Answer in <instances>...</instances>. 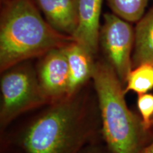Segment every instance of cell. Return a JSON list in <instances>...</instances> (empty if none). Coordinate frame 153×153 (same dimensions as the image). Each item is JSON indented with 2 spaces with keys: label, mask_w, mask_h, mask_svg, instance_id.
Here are the masks:
<instances>
[{
  "label": "cell",
  "mask_w": 153,
  "mask_h": 153,
  "mask_svg": "<svg viewBox=\"0 0 153 153\" xmlns=\"http://www.w3.org/2000/svg\"><path fill=\"white\" fill-rule=\"evenodd\" d=\"M95 106L83 89L48 104L19 135L22 153H79L97 128Z\"/></svg>",
  "instance_id": "1"
},
{
  "label": "cell",
  "mask_w": 153,
  "mask_h": 153,
  "mask_svg": "<svg viewBox=\"0 0 153 153\" xmlns=\"http://www.w3.org/2000/svg\"><path fill=\"white\" fill-rule=\"evenodd\" d=\"M74 41L72 36L60 33L43 19L34 0L4 1L0 19L1 72Z\"/></svg>",
  "instance_id": "2"
},
{
  "label": "cell",
  "mask_w": 153,
  "mask_h": 153,
  "mask_svg": "<svg viewBox=\"0 0 153 153\" xmlns=\"http://www.w3.org/2000/svg\"><path fill=\"white\" fill-rule=\"evenodd\" d=\"M104 140L112 153H137L149 143L142 120L127 106L124 87L106 60L96 62L92 76Z\"/></svg>",
  "instance_id": "3"
},
{
  "label": "cell",
  "mask_w": 153,
  "mask_h": 153,
  "mask_svg": "<svg viewBox=\"0 0 153 153\" xmlns=\"http://www.w3.org/2000/svg\"><path fill=\"white\" fill-rule=\"evenodd\" d=\"M0 125L5 128L24 113L48 104L37 74L24 62L1 72Z\"/></svg>",
  "instance_id": "4"
},
{
  "label": "cell",
  "mask_w": 153,
  "mask_h": 153,
  "mask_svg": "<svg viewBox=\"0 0 153 153\" xmlns=\"http://www.w3.org/2000/svg\"><path fill=\"white\" fill-rule=\"evenodd\" d=\"M134 43L135 28L130 22L113 13H106L100 28L99 45L105 60L114 68L124 87L133 69Z\"/></svg>",
  "instance_id": "5"
},
{
  "label": "cell",
  "mask_w": 153,
  "mask_h": 153,
  "mask_svg": "<svg viewBox=\"0 0 153 153\" xmlns=\"http://www.w3.org/2000/svg\"><path fill=\"white\" fill-rule=\"evenodd\" d=\"M36 71L48 104L68 97L70 76L65 47L51 50L41 56Z\"/></svg>",
  "instance_id": "6"
},
{
  "label": "cell",
  "mask_w": 153,
  "mask_h": 153,
  "mask_svg": "<svg viewBox=\"0 0 153 153\" xmlns=\"http://www.w3.org/2000/svg\"><path fill=\"white\" fill-rule=\"evenodd\" d=\"M49 24L73 37L79 23V0H34Z\"/></svg>",
  "instance_id": "7"
},
{
  "label": "cell",
  "mask_w": 153,
  "mask_h": 153,
  "mask_svg": "<svg viewBox=\"0 0 153 153\" xmlns=\"http://www.w3.org/2000/svg\"><path fill=\"white\" fill-rule=\"evenodd\" d=\"M103 0H79V23L73 38L94 55L98 53Z\"/></svg>",
  "instance_id": "8"
},
{
  "label": "cell",
  "mask_w": 153,
  "mask_h": 153,
  "mask_svg": "<svg viewBox=\"0 0 153 153\" xmlns=\"http://www.w3.org/2000/svg\"><path fill=\"white\" fill-rule=\"evenodd\" d=\"M69 67L68 97L81 91L94 72V55L81 44L72 41L65 47Z\"/></svg>",
  "instance_id": "9"
},
{
  "label": "cell",
  "mask_w": 153,
  "mask_h": 153,
  "mask_svg": "<svg viewBox=\"0 0 153 153\" xmlns=\"http://www.w3.org/2000/svg\"><path fill=\"white\" fill-rule=\"evenodd\" d=\"M132 63L133 68L144 63L153 65V6L135 27Z\"/></svg>",
  "instance_id": "10"
},
{
  "label": "cell",
  "mask_w": 153,
  "mask_h": 153,
  "mask_svg": "<svg viewBox=\"0 0 153 153\" xmlns=\"http://www.w3.org/2000/svg\"><path fill=\"white\" fill-rule=\"evenodd\" d=\"M153 89V65L144 63L132 69L128 76L124 92L148 93Z\"/></svg>",
  "instance_id": "11"
},
{
  "label": "cell",
  "mask_w": 153,
  "mask_h": 153,
  "mask_svg": "<svg viewBox=\"0 0 153 153\" xmlns=\"http://www.w3.org/2000/svg\"><path fill=\"white\" fill-rule=\"evenodd\" d=\"M113 14L130 23L137 22L145 14L149 0H107Z\"/></svg>",
  "instance_id": "12"
},
{
  "label": "cell",
  "mask_w": 153,
  "mask_h": 153,
  "mask_svg": "<svg viewBox=\"0 0 153 153\" xmlns=\"http://www.w3.org/2000/svg\"><path fill=\"white\" fill-rule=\"evenodd\" d=\"M137 107L145 131H150L153 124V94H138Z\"/></svg>",
  "instance_id": "13"
},
{
  "label": "cell",
  "mask_w": 153,
  "mask_h": 153,
  "mask_svg": "<svg viewBox=\"0 0 153 153\" xmlns=\"http://www.w3.org/2000/svg\"><path fill=\"white\" fill-rule=\"evenodd\" d=\"M79 153H112L106 145L90 143L79 151Z\"/></svg>",
  "instance_id": "14"
},
{
  "label": "cell",
  "mask_w": 153,
  "mask_h": 153,
  "mask_svg": "<svg viewBox=\"0 0 153 153\" xmlns=\"http://www.w3.org/2000/svg\"><path fill=\"white\" fill-rule=\"evenodd\" d=\"M137 153H153V138L148 145H145L144 148Z\"/></svg>",
  "instance_id": "15"
},
{
  "label": "cell",
  "mask_w": 153,
  "mask_h": 153,
  "mask_svg": "<svg viewBox=\"0 0 153 153\" xmlns=\"http://www.w3.org/2000/svg\"><path fill=\"white\" fill-rule=\"evenodd\" d=\"M152 128H153V124H152Z\"/></svg>",
  "instance_id": "16"
}]
</instances>
